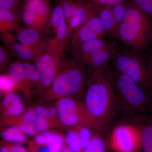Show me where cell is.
I'll return each instance as SVG.
<instances>
[{"mask_svg":"<svg viewBox=\"0 0 152 152\" xmlns=\"http://www.w3.org/2000/svg\"><path fill=\"white\" fill-rule=\"evenodd\" d=\"M83 102L91 120L94 132L107 137L118 108L110 66L93 72Z\"/></svg>","mask_w":152,"mask_h":152,"instance_id":"cell-1","label":"cell"},{"mask_svg":"<svg viewBox=\"0 0 152 152\" xmlns=\"http://www.w3.org/2000/svg\"><path fill=\"white\" fill-rule=\"evenodd\" d=\"M93 72L74 56L66 57L53 83L42 94L45 102H51L64 97L81 100Z\"/></svg>","mask_w":152,"mask_h":152,"instance_id":"cell-2","label":"cell"},{"mask_svg":"<svg viewBox=\"0 0 152 152\" xmlns=\"http://www.w3.org/2000/svg\"><path fill=\"white\" fill-rule=\"evenodd\" d=\"M127 4L124 18L113 38L123 48L146 54L149 50L152 21L132 0Z\"/></svg>","mask_w":152,"mask_h":152,"instance_id":"cell-3","label":"cell"},{"mask_svg":"<svg viewBox=\"0 0 152 152\" xmlns=\"http://www.w3.org/2000/svg\"><path fill=\"white\" fill-rule=\"evenodd\" d=\"M118 108L129 119L147 114L152 107V96L124 74L111 69Z\"/></svg>","mask_w":152,"mask_h":152,"instance_id":"cell-4","label":"cell"},{"mask_svg":"<svg viewBox=\"0 0 152 152\" xmlns=\"http://www.w3.org/2000/svg\"><path fill=\"white\" fill-rule=\"evenodd\" d=\"M112 61L114 69L152 96V72L145 54L121 47Z\"/></svg>","mask_w":152,"mask_h":152,"instance_id":"cell-5","label":"cell"},{"mask_svg":"<svg viewBox=\"0 0 152 152\" xmlns=\"http://www.w3.org/2000/svg\"><path fill=\"white\" fill-rule=\"evenodd\" d=\"M65 47L55 38H51L48 48L34 61L40 74L38 85L43 94L52 86L66 58Z\"/></svg>","mask_w":152,"mask_h":152,"instance_id":"cell-6","label":"cell"},{"mask_svg":"<svg viewBox=\"0 0 152 152\" xmlns=\"http://www.w3.org/2000/svg\"><path fill=\"white\" fill-rule=\"evenodd\" d=\"M57 118L60 124L70 130L93 129L92 123L81 100L66 96L57 100Z\"/></svg>","mask_w":152,"mask_h":152,"instance_id":"cell-7","label":"cell"},{"mask_svg":"<svg viewBox=\"0 0 152 152\" xmlns=\"http://www.w3.org/2000/svg\"><path fill=\"white\" fill-rule=\"evenodd\" d=\"M107 141L110 149L115 152H140V133L132 123L117 126L109 133Z\"/></svg>","mask_w":152,"mask_h":152,"instance_id":"cell-8","label":"cell"},{"mask_svg":"<svg viewBox=\"0 0 152 152\" xmlns=\"http://www.w3.org/2000/svg\"><path fill=\"white\" fill-rule=\"evenodd\" d=\"M107 36L96 14L74 33L70 39L71 48L87 41Z\"/></svg>","mask_w":152,"mask_h":152,"instance_id":"cell-9","label":"cell"},{"mask_svg":"<svg viewBox=\"0 0 152 152\" xmlns=\"http://www.w3.org/2000/svg\"><path fill=\"white\" fill-rule=\"evenodd\" d=\"M119 46L116 41L107 39L104 37L98 38L72 47L71 52L73 56L83 63L88 57L97 52Z\"/></svg>","mask_w":152,"mask_h":152,"instance_id":"cell-10","label":"cell"},{"mask_svg":"<svg viewBox=\"0 0 152 152\" xmlns=\"http://www.w3.org/2000/svg\"><path fill=\"white\" fill-rule=\"evenodd\" d=\"M16 32L15 36L17 41L32 48L39 56L46 50L50 39L45 37V34L26 27H20Z\"/></svg>","mask_w":152,"mask_h":152,"instance_id":"cell-11","label":"cell"},{"mask_svg":"<svg viewBox=\"0 0 152 152\" xmlns=\"http://www.w3.org/2000/svg\"><path fill=\"white\" fill-rule=\"evenodd\" d=\"M50 26L54 31L55 38L66 49L70 45L69 28L62 8L58 0L53 8Z\"/></svg>","mask_w":152,"mask_h":152,"instance_id":"cell-12","label":"cell"},{"mask_svg":"<svg viewBox=\"0 0 152 152\" xmlns=\"http://www.w3.org/2000/svg\"><path fill=\"white\" fill-rule=\"evenodd\" d=\"M97 10V6L92 2H77L73 15L67 23L70 38L87 21L96 15Z\"/></svg>","mask_w":152,"mask_h":152,"instance_id":"cell-13","label":"cell"},{"mask_svg":"<svg viewBox=\"0 0 152 152\" xmlns=\"http://www.w3.org/2000/svg\"><path fill=\"white\" fill-rule=\"evenodd\" d=\"M121 48L119 46L102 50L88 57L83 63L92 72L105 69L108 67Z\"/></svg>","mask_w":152,"mask_h":152,"instance_id":"cell-14","label":"cell"},{"mask_svg":"<svg viewBox=\"0 0 152 152\" xmlns=\"http://www.w3.org/2000/svg\"><path fill=\"white\" fill-rule=\"evenodd\" d=\"M131 120L138 127L140 133V152H152V117L147 114H141Z\"/></svg>","mask_w":152,"mask_h":152,"instance_id":"cell-15","label":"cell"},{"mask_svg":"<svg viewBox=\"0 0 152 152\" xmlns=\"http://www.w3.org/2000/svg\"><path fill=\"white\" fill-rule=\"evenodd\" d=\"M22 9L29 11L47 27L50 26L53 9L50 0H24Z\"/></svg>","mask_w":152,"mask_h":152,"instance_id":"cell-16","label":"cell"},{"mask_svg":"<svg viewBox=\"0 0 152 152\" xmlns=\"http://www.w3.org/2000/svg\"><path fill=\"white\" fill-rule=\"evenodd\" d=\"M5 48L11 55L23 61H34L39 56L35 50L17 41H11L4 43Z\"/></svg>","mask_w":152,"mask_h":152,"instance_id":"cell-17","label":"cell"},{"mask_svg":"<svg viewBox=\"0 0 152 152\" xmlns=\"http://www.w3.org/2000/svg\"><path fill=\"white\" fill-rule=\"evenodd\" d=\"M2 110L6 115L16 116L21 115L24 110V106L21 98L14 93H9L2 101Z\"/></svg>","mask_w":152,"mask_h":152,"instance_id":"cell-18","label":"cell"},{"mask_svg":"<svg viewBox=\"0 0 152 152\" xmlns=\"http://www.w3.org/2000/svg\"><path fill=\"white\" fill-rule=\"evenodd\" d=\"M20 17L9 10L0 8V30L1 33L10 32L19 28Z\"/></svg>","mask_w":152,"mask_h":152,"instance_id":"cell-19","label":"cell"},{"mask_svg":"<svg viewBox=\"0 0 152 152\" xmlns=\"http://www.w3.org/2000/svg\"><path fill=\"white\" fill-rule=\"evenodd\" d=\"M16 88L28 91L26 74L23 66V61L15 62L12 63L8 67V74Z\"/></svg>","mask_w":152,"mask_h":152,"instance_id":"cell-20","label":"cell"},{"mask_svg":"<svg viewBox=\"0 0 152 152\" xmlns=\"http://www.w3.org/2000/svg\"><path fill=\"white\" fill-rule=\"evenodd\" d=\"M97 15L107 35L113 37L114 31L115 23L112 7L108 6H97Z\"/></svg>","mask_w":152,"mask_h":152,"instance_id":"cell-21","label":"cell"},{"mask_svg":"<svg viewBox=\"0 0 152 152\" xmlns=\"http://www.w3.org/2000/svg\"><path fill=\"white\" fill-rule=\"evenodd\" d=\"M107 137L100 133L94 132L89 142L80 152H109Z\"/></svg>","mask_w":152,"mask_h":152,"instance_id":"cell-22","label":"cell"},{"mask_svg":"<svg viewBox=\"0 0 152 152\" xmlns=\"http://www.w3.org/2000/svg\"><path fill=\"white\" fill-rule=\"evenodd\" d=\"M1 136L3 139L7 141L23 142L27 140L26 137L17 126L8 128L3 131Z\"/></svg>","mask_w":152,"mask_h":152,"instance_id":"cell-23","label":"cell"},{"mask_svg":"<svg viewBox=\"0 0 152 152\" xmlns=\"http://www.w3.org/2000/svg\"><path fill=\"white\" fill-rule=\"evenodd\" d=\"M127 1L124 2L120 3L112 7V12L115 23L113 34L124 18L127 6Z\"/></svg>","mask_w":152,"mask_h":152,"instance_id":"cell-24","label":"cell"},{"mask_svg":"<svg viewBox=\"0 0 152 152\" xmlns=\"http://www.w3.org/2000/svg\"><path fill=\"white\" fill-rule=\"evenodd\" d=\"M51 152H61L63 149V140L59 135L50 132L46 143Z\"/></svg>","mask_w":152,"mask_h":152,"instance_id":"cell-25","label":"cell"},{"mask_svg":"<svg viewBox=\"0 0 152 152\" xmlns=\"http://www.w3.org/2000/svg\"><path fill=\"white\" fill-rule=\"evenodd\" d=\"M24 0H0V8L13 12L20 17Z\"/></svg>","mask_w":152,"mask_h":152,"instance_id":"cell-26","label":"cell"},{"mask_svg":"<svg viewBox=\"0 0 152 152\" xmlns=\"http://www.w3.org/2000/svg\"><path fill=\"white\" fill-rule=\"evenodd\" d=\"M66 137L68 146L69 147L73 152L81 151L82 148L80 143V137L76 131H69Z\"/></svg>","mask_w":152,"mask_h":152,"instance_id":"cell-27","label":"cell"},{"mask_svg":"<svg viewBox=\"0 0 152 152\" xmlns=\"http://www.w3.org/2000/svg\"><path fill=\"white\" fill-rule=\"evenodd\" d=\"M62 8L67 23L73 15L77 2L72 0H58Z\"/></svg>","mask_w":152,"mask_h":152,"instance_id":"cell-28","label":"cell"},{"mask_svg":"<svg viewBox=\"0 0 152 152\" xmlns=\"http://www.w3.org/2000/svg\"><path fill=\"white\" fill-rule=\"evenodd\" d=\"M16 88L15 85L8 75H1L0 77V89L2 92L10 93Z\"/></svg>","mask_w":152,"mask_h":152,"instance_id":"cell-29","label":"cell"},{"mask_svg":"<svg viewBox=\"0 0 152 152\" xmlns=\"http://www.w3.org/2000/svg\"><path fill=\"white\" fill-rule=\"evenodd\" d=\"M152 21V0H132Z\"/></svg>","mask_w":152,"mask_h":152,"instance_id":"cell-30","label":"cell"},{"mask_svg":"<svg viewBox=\"0 0 152 152\" xmlns=\"http://www.w3.org/2000/svg\"><path fill=\"white\" fill-rule=\"evenodd\" d=\"M50 124L47 118L38 115L36 119L35 126L38 132H45L50 127Z\"/></svg>","mask_w":152,"mask_h":152,"instance_id":"cell-31","label":"cell"},{"mask_svg":"<svg viewBox=\"0 0 152 152\" xmlns=\"http://www.w3.org/2000/svg\"><path fill=\"white\" fill-rule=\"evenodd\" d=\"M10 54L5 47H0V65L1 69L6 66L10 61Z\"/></svg>","mask_w":152,"mask_h":152,"instance_id":"cell-32","label":"cell"},{"mask_svg":"<svg viewBox=\"0 0 152 152\" xmlns=\"http://www.w3.org/2000/svg\"><path fill=\"white\" fill-rule=\"evenodd\" d=\"M37 114L36 111L33 109L29 110L23 117V123L25 124H30L35 125L36 119L37 117Z\"/></svg>","mask_w":152,"mask_h":152,"instance_id":"cell-33","label":"cell"},{"mask_svg":"<svg viewBox=\"0 0 152 152\" xmlns=\"http://www.w3.org/2000/svg\"><path fill=\"white\" fill-rule=\"evenodd\" d=\"M128 0H93V2L97 6H113L124 2Z\"/></svg>","mask_w":152,"mask_h":152,"instance_id":"cell-34","label":"cell"},{"mask_svg":"<svg viewBox=\"0 0 152 152\" xmlns=\"http://www.w3.org/2000/svg\"><path fill=\"white\" fill-rule=\"evenodd\" d=\"M20 130L23 133L30 135H34L36 134V130L35 125L30 124H22L19 127Z\"/></svg>","mask_w":152,"mask_h":152,"instance_id":"cell-35","label":"cell"},{"mask_svg":"<svg viewBox=\"0 0 152 152\" xmlns=\"http://www.w3.org/2000/svg\"><path fill=\"white\" fill-rule=\"evenodd\" d=\"M50 132L45 131L38 135L35 138L36 142L40 145H44L46 143L47 137Z\"/></svg>","mask_w":152,"mask_h":152,"instance_id":"cell-36","label":"cell"},{"mask_svg":"<svg viewBox=\"0 0 152 152\" xmlns=\"http://www.w3.org/2000/svg\"><path fill=\"white\" fill-rule=\"evenodd\" d=\"M56 116H57L56 107H53V106L50 107L48 109V115L47 118L50 123L51 121H54V120Z\"/></svg>","mask_w":152,"mask_h":152,"instance_id":"cell-37","label":"cell"},{"mask_svg":"<svg viewBox=\"0 0 152 152\" xmlns=\"http://www.w3.org/2000/svg\"><path fill=\"white\" fill-rule=\"evenodd\" d=\"M36 111L38 115L47 118L48 114V110L43 106H39L37 107Z\"/></svg>","mask_w":152,"mask_h":152,"instance_id":"cell-38","label":"cell"},{"mask_svg":"<svg viewBox=\"0 0 152 152\" xmlns=\"http://www.w3.org/2000/svg\"><path fill=\"white\" fill-rule=\"evenodd\" d=\"M9 147L10 152H27L25 148L19 145H9Z\"/></svg>","mask_w":152,"mask_h":152,"instance_id":"cell-39","label":"cell"},{"mask_svg":"<svg viewBox=\"0 0 152 152\" xmlns=\"http://www.w3.org/2000/svg\"><path fill=\"white\" fill-rule=\"evenodd\" d=\"M145 55L147 59H148V62L150 67L151 68V70L152 72V51H150L149 53H147Z\"/></svg>","mask_w":152,"mask_h":152,"instance_id":"cell-40","label":"cell"},{"mask_svg":"<svg viewBox=\"0 0 152 152\" xmlns=\"http://www.w3.org/2000/svg\"><path fill=\"white\" fill-rule=\"evenodd\" d=\"M38 152H51L49 147L47 146H42L39 148Z\"/></svg>","mask_w":152,"mask_h":152,"instance_id":"cell-41","label":"cell"},{"mask_svg":"<svg viewBox=\"0 0 152 152\" xmlns=\"http://www.w3.org/2000/svg\"><path fill=\"white\" fill-rule=\"evenodd\" d=\"M61 152H73V151L68 146H66L63 148Z\"/></svg>","mask_w":152,"mask_h":152,"instance_id":"cell-42","label":"cell"},{"mask_svg":"<svg viewBox=\"0 0 152 152\" xmlns=\"http://www.w3.org/2000/svg\"><path fill=\"white\" fill-rule=\"evenodd\" d=\"M72 1L76 2H93V0H72Z\"/></svg>","mask_w":152,"mask_h":152,"instance_id":"cell-43","label":"cell"},{"mask_svg":"<svg viewBox=\"0 0 152 152\" xmlns=\"http://www.w3.org/2000/svg\"><path fill=\"white\" fill-rule=\"evenodd\" d=\"M149 50L150 51H152V34L151 38V42H150Z\"/></svg>","mask_w":152,"mask_h":152,"instance_id":"cell-44","label":"cell"},{"mask_svg":"<svg viewBox=\"0 0 152 152\" xmlns=\"http://www.w3.org/2000/svg\"><path fill=\"white\" fill-rule=\"evenodd\" d=\"M151 111L152 112V107L151 110Z\"/></svg>","mask_w":152,"mask_h":152,"instance_id":"cell-45","label":"cell"}]
</instances>
